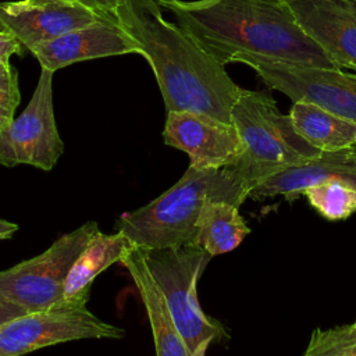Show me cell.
Wrapping results in <instances>:
<instances>
[{"mask_svg":"<svg viewBox=\"0 0 356 356\" xmlns=\"http://www.w3.org/2000/svg\"><path fill=\"white\" fill-rule=\"evenodd\" d=\"M250 185L231 167H188L181 179L150 203L124 213L115 229L142 249H168L197 242V220L209 202L241 206L250 195Z\"/></svg>","mask_w":356,"mask_h":356,"instance_id":"3","label":"cell"},{"mask_svg":"<svg viewBox=\"0 0 356 356\" xmlns=\"http://www.w3.org/2000/svg\"><path fill=\"white\" fill-rule=\"evenodd\" d=\"M11 68H13V65L10 64V61H4V60L0 58V75L10 71Z\"/></svg>","mask_w":356,"mask_h":356,"instance_id":"26","label":"cell"},{"mask_svg":"<svg viewBox=\"0 0 356 356\" xmlns=\"http://www.w3.org/2000/svg\"><path fill=\"white\" fill-rule=\"evenodd\" d=\"M22 44L18 42L15 36H13L8 32L0 31V58L4 61H10V57L14 54H22L24 53Z\"/></svg>","mask_w":356,"mask_h":356,"instance_id":"22","label":"cell"},{"mask_svg":"<svg viewBox=\"0 0 356 356\" xmlns=\"http://www.w3.org/2000/svg\"><path fill=\"white\" fill-rule=\"evenodd\" d=\"M114 19L81 1L17 0L0 1V31L18 39L25 50L53 40L67 32L96 22Z\"/></svg>","mask_w":356,"mask_h":356,"instance_id":"10","label":"cell"},{"mask_svg":"<svg viewBox=\"0 0 356 356\" xmlns=\"http://www.w3.org/2000/svg\"><path fill=\"white\" fill-rule=\"evenodd\" d=\"M303 32L338 68L356 71L355 0H284Z\"/></svg>","mask_w":356,"mask_h":356,"instance_id":"12","label":"cell"},{"mask_svg":"<svg viewBox=\"0 0 356 356\" xmlns=\"http://www.w3.org/2000/svg\"><path fill=\"white\" fill-rule=\"evenodd\" d=\"M53 71L40 70L35 92L25 110L0 131V164H28L50 171L64 152L53 108Z\"/></svg>","mask_w":356,"mask_h":356,"instance_id":"9","label":"cell"},{"mask_svg":"<svg viewBox=\"0 0 356 356\" xmlns=\"http://www.w3.org/2000/svg\"><path fill=\"white\" fill-rule=\"evenodd\" d=\"M113 17L152 67L167 113L193 111L231 122L242 88L224 65L163 17L156 0H122Z\"/></svg>","mask_w":356,"mask_h":356,"instance_id":"2","label":"cell"},{"mask_svg":"<svg viewBox=\"0 0 356 356\" xmlns=\"http://www.w3.org/2000/svg\"><path fill=\"white\" fill-rule=\"evenodd\" d=\"M121 264L131 275L150 321L156 356H191L186 343L179 335L165 299L156 285L138 246L129 250Z\"/></svg>","mask_w":356,"mask_h":356,"instance_id":"15","label":"cell"},{"mask_svg":"<svg viewBox=\"0 0 356 356\" xmlns=\"http://www.w3.org/2000/svg\"><path fill=\"white\" fill-rule=\"evenodd\" d=\"M325 179H338L356 189V153L348 150L323 152L317 159L277 172L253 188L249 197L284 196L292 200L302 192Z\"/></svg>","mask_w":356,"mask_h":356,"instance_id":"14","label":"cell"},{"mask_svg":"<svg viewBox=\"0 0 356 356\" xmlns=\"http://www.w3.org/2000/svg\"><path fill=\"white\" fill-rule=\"evenodd\" d=\"M355 324H356V320H355Z\"/></svg>","mask_w":356,"mask_h":356,"instance_id":"28","label":"cell"},{"mask_svg":"<svg viewBox=\"0 0 356 356\" xmlns=\"http://www.w3.org/2000/svg\"><path fill=\"white\" fill-rule=\"evenodd\" d=\"M97 229L96 221H88L40 254L0 271V296L28 313L60 306L68 273Z\"/></svg>","mask_w":356,"mask_h":356,"instance_id":"6","label":"cell"},{"mask_svg":"<svg viewBox=\"0 0 356 356\" xmlns=\"http://www.w3.org/2000/svg\"><path fill=\"white\" fill-rule=\"evenodd\" d=\"M236 63L250 67L270 89L293 102L306 100L356 122V72L261 56H242ZM349 150L356 153V145Z\"/></svg>","mask_w":356,"mask_h":356,"instance_id":"7","label":"cell"},{"mask_svg":"<svg viewBox=\"0 0 356 356\" xmlns=\"http://www.w3.org/2000/svg\"><path fill=\"white\" fill-rule=\"evenodd\" d=\"M28 312L24 310L22 307L11 303L10 300L4 299L0 296V325L17 318V317H21L24 314H26Z\"/></svg>","mask_w":356,"mask_h":356,"instance_id":"23","label":"cell"},{"mask_svg":"<svg viewBox=\"0 0 356 356\" xmlns=\"http://www.w3.org/2000/svg\"><path fill=\"white\" fill-rule=\"evenodd\" d=\"M29 53L42 68L57 71L70 64L122 54H139L132 38H129L114 19L96 22L67 32L53 40L36 44Z\"/></svg>","mask_w":356,"mask_h":356,"instance_id":"13","label":"cell"},{"mask_svg":"<svg viewBox=\"0 0 356 356\" xmlns=\"http://www.w3.org/2000/svg\"><path fill=\"white\" fill-rule=\"evenodd\" d=\"M134 248L135 245L124 232L103 234L97 229L68 273L61 305L86 306L93 280L115 261H121Z\"/></svg>","mask_w":356,"mask_h":356,"instance_id":"16","label":"cell"},{"mask_svg":"<svg viewBox=\"0 0 356 356\" xmlns=\"http://www.w3.org/2000/svg\"><path fill=\"white\" fill-rule=\"evenodd\" d=\"M250 232L238 206L209 200L197 220V242L211 257L234 250Z\"/></svg>","mask_w":356,"mask_h":356,"instance_id":"18","label":"cell"},{"mask_svg":"<svg viewBox=\"0 0 356 356\" xmlns=\"http://www.w3.org/2000/svg\"><path fill=\"white\" fill-rule=\"evenodd\" d=\"M355 1H356V0H355Z\"/></svg>","mask_w":356,"mask_h":356,"instance_id":"29","label":"cell"},{"mask_svg":"<svg viewBox=\"0 0 356 356\" xmlns=\"http://www.w3.org/2000/svg\"><path fill=\"white\" fill-rule=\"evenodd\" d=\"M82 4L90 7L92 10L104 14V15H113L114 10L122 0H79Z\"/></svg>","mask_w":356,"mask_h":356,"instance_id":"24","label":"cell"},{"mask_svg":"<svg viewBox=\"0 0 356 356\" xmlns=\"http://www.w3.org/2000/svg\"><path fill=\"white\" fill-rule=\"evenodd\" d=\"M71 1H79V0H71Z\"/></svg>","mask_w":356,"mask_h":356,"instance_id":"27","label":"cell"},{"mask_svg":"<svg viewBox=\"0 0 356 356\" xmlns=\"http://www.w3.org/2000/svg\"><path fill=\"white\" fill-rule=\"evenodd\" d=\"M163 139L165 145L185 152L195 168L231 167L243 150L232 122L193 111H168Z\"/></svg>","mask_w":356,"mask_h":356,"instance_id":"11","label":"cell"},{"mask_svg":"<svg viewBox=\"0 0 356 356\" xmlns=\"http://www.w3.org/2000/svg\"><path fill=\"white\" fill-rule=\"evenodd\" d=\"M19 100L18 71L13 67L10 71L0 75V131L10 127L14 121V113Z\"/></svg>","mask_w":356,"mask_h":356,"instance_id":"21","label":"cell"},{"mask_svg":"<svg viewBox=\"0 0 356 356\" xmlns=\"http://www.w3.org/2000/svg\"><path fill=\"white\" fill-rule=\"evenodd\" d=\"M17 229H18V225H17V224L0 218V239H6V238L13 236V234H14Z\"/></svg>","mask_w":356,"mask_h":356,"instance_id":"25","label":"cell"},{"mask_svg":"<svg viewBox=\"0 0 356 356\" xmlns=\"http://www.w3.org/2000/svg\"><path fill=\"white\" fill-rule=\"evenodd\" d=\"M124 335L122 328L102 321L86 306L60 305L0 325V356H22L68 341L120 339Z\"/></svg>","mask_w":356,"mask_h":356,"instance_id":"8","label":"cell"},{"mask_svg":"<svg viewBox=\"0 0 356 356\" xmlns=\"http://www.w3.org/2000/svg\"><path fill=\"white\" fill-rule=\"evenodd\" d=\"M221 65L242 56L338 68L299 26L284 0H156Z\"/></svg>","mask_w":356,"mask_h":356,"instance_id":"1","label":"cell"},{"mask_svg":"<svg viewBox=\"0 0 356 356\" xmlns=\"http://www.w3.org/2000/svg\"><path fill=\"white\" fill-rule=\"evenodd\" d=\"M139 249L191 356L203 342L224 335L221 324L200 309L196 292L197 280L211 256L197 245Z\"/></svg>","mask_w":356,"mask_h":356,"instance_id":"5","label":"cell"},{"mask_svg":"<svg viewBox=\"0 0 356 356\" xmlns=\"http://www.w3.org/2000/svg\"><path fill=\"white\" fill-rule=\"evenodd\" d=\"M303 356H356V324L314 330Z\"/></svg>","mask_w":356,"mask_h":356,"instance_id":"20","label":"cell"},{"mask_svg":"<svg viewBox=\"0 0 356 356\" xmlns=\"http://www.w3.org/2000/svg\"><path fill=\"white\" fill-rule=\"evenodd\" d=\"M302 195L318 214L330 221L345 220L356 211V189L338 179L314 184Z\"/></svg>","mask_w":356,"mask_h":356,"instance_id":"19","label":"cell"},{"mask_svg":"<svg viewBox=\"0 0 356 356\" xmlns=\"http://www.w3.org/2000/svg\"><path fill=\"white\" fill-rule=\"evenodd\" d=\"M243 150L231 168L252 188L286 168L317 159L313 147L295 129L291 115L282 114L268 90L241 89L231 110Z\"/></svg>","mask_w":356,"mask_h":356,"instance_id":"4","label":"cell"},{"mask_svg":"<svg viewBox=\"0 0 356 356\" xmlns=\"http://www.w3.org/2000/svg\"><path fill=\"white\" fill-rule=\"evenodd\" d=\"M289 115L298 134L321 152H341L356 145V122L314 103L293 102Z\"/></svg>","mask_w":356,"mask_h":356,"instance_id":"17","label":"cell"}]
</instances>
